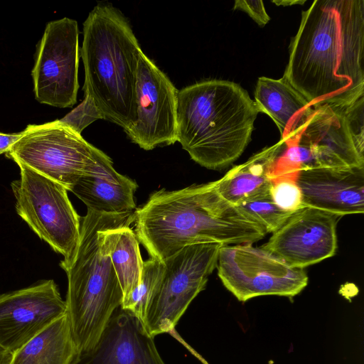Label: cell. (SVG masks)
Wrapping results in <instances>:
<instances>
[{"label": "cell", "mask_w": 364, "mask_h": 364, "mask_svg": "<svg viewBox=\"0 0 364 364\" xmlns=\"http://www.w3.org/2000/svg\"><path fill=\"white\" fill-rule=\"evenodd\" d=\"M272 3L277 6H289L294 5H302L306 2L305 0H274Z\"/></svg>", "instance_id": "29"}, {"label": "cell", "mask_w": 364, "mask_h": 364, "mask_svg": "<svg viewBox=\"0 0 364 364\" xmlns=\"http://www.w3.org/2000/svg\"><path fill=\"white\" fill-rule=\"evenodd\" d=\"M296 182L304 207L338 217L364 212V167L304 169Z\"/></svg>", "instance_id": "15"}, {"label": "cell", "mask_w": 364, "mask_h": 364, "mask_svg": "<svg viewBox=\"0 0 364 364\" xmlns=\"http://www.w3.org/2000/svg\"><path fill=\"white\" fill-rule=\"evenodd\" d=\"M258 113L247 92L235 82L195 83L178 91L177 141L200 166L223 168L245 151Z\"/></svg>", "instance_id": "3"}, {"label": "cell", "mask_w": 364, "mask_h": 364, "mask_svg": "<svg viewBox=\"0 0 364 364\" xmlns=\"http://www.w3.org/2000/svg\"><path fill=\"white\" fill-rule=\"evenodd\" d=\"M280 144L264 148L243 164L237 165L215 181L218 193L230 203H241L269 193L271 173Z\"/></svg>", "instance_id": "19"}, {"label": "cell", "mask_w": 364, "mask_h": 364, "mask_svg": "<svg viewBox=\"0 0 364 364\" xmlns=\"http://www.w3.org/2000/svg\"><path fill=\"white\" fill-rule=\"evenodd\" d=\"M71 364H166L154 338L140 321L120 307L114 313L96 346L77 353Z\"/></svg>", "instance_id": "16"}, {"label": "cell", "mask_w": 364, "mask_h": 364, "mask_svg": "<svg viewBox=\"0 0 364 364\" xmlns=\"http://www.w3.org/2000/svg\"><path fill=\"white\" fill-rule=\"evenodd\" d=\"M216 267L225 288L242 302L267 295L294 297L309 280L304 269L291 267L251 243L222 245Z\"/></svg>", "instance_id": "10"}, {"label": "cell", "mask_w": 364, "mask_h": 364, "mask_svg": "<svg viewBox=\"0 0 364 364\" xmlns=\"http://www.w3.org/2000/svg\"><path fill=\"white\" fill-rule=\"evenodd\" d=\"M254 103L258 112L271 117L284 141L304 126L315 108L283 77L258 78Z\"/></svg>", "instance_id": "18"}, {"label": "cell", "mask_w": 364, "mask_h": 364, "mask_svg": "<svg viewBox=\"0 0 364 364\" xmlns=\"http://www.w3.org/2000/svg\"><path fill=\"white\" fill-rule=\"evenodd\" d=\"M164 262L150 258L144 262L141 283L120 308L142 322L148 303L164 272Z\"/></svg>", "instance_id": "22"}, {"label": "cell", "mask_w": 364, "mask_h": 364, "mask_svg": "<svg viewBox=\"0 0 364 364\" xmlns=\"http://www.w3.org/2000/svg\"><path fill=\"white\" fill-rule=\"evenodd\" d=\"M142 52L130 24L118 9L99 4L89 13L80 51L85 95L92 98L103 119L125 132L136 120V73Z\"/></svg>", "instance_id": "4"}, {"label": "cell", "mask_w": 364, "mask_h": 364, "mask_svg": "<svg viewBox=\"0 0 364 364\" xmlns=\"http://www.w3.org/2000/svg\"><path fill=\"white\" fill-rule=\"evenodd\" d=\"M178 90L142 52L136 82V120L125 132L144 150L177 141Z\"/></svg>", "instance_id": "12"}, {"label": "cell", "mask_w": 364, "mask_h": 364, "mask_svg": "<svg viewBox=\"0 0 364 364\" xmlns=\"http://www.w3.org/2000/svg\"><path fill=\"white\" fill-rule=\"evenodd\" d=\"M77 22L64 17L48 22L36 46L31 71L36 100L58 108L73 107L79 88Z\"/></svg>", "instance_id": "11"}, {"label": "cell", "mask_w": 364, "mask_h": 364, "mask_svg": "<svg viewBox=\"0 0 364 364\" xmlns=\"http://www.w3.org/2000/svg\"><path fill=\"white\" fill-rule=\"evenodd\" d=\"M95 165L80 177L71 189L88 210L104 214H124L136 208L134 193L137 183L119 173L112 159L103 151L95 150Z\"/></svg>", "instance_id": "17"}, {"label": "cell", "mask_w": 364, "mask_h": 364, "mask_svg": "<svg viewBox=\"0 0 364 364\" xmlns=\"http://www.w3.org/2000/svg\"><path fill=\"white\" fill-rule=\"evenodd\" d=\"M77 353L65 314L16 351L11 364H71Z\"/></svg>", "instance_id": "20"}, {"label": "cell", "mask_w": 364, "mask_h": 364, "mask_svg": "<svg viewBox=\"0 0 364 364\" xmlns=\"http://www.w3.org/2000/svg\"><path fill=\"white\" fill-rule=\"evenodd\" d=\"M105 240L122 291L123 302L141 283L144 261L140 253L139 240L129 225L107 229Z\"/></svg>", "instance_id": "21"}, {"label": "cell", "mask_w": 364, "mask_h": 364, "mask_svg": "<svg viewBox=\"0 0 364 364\" xmlns=\"http://www.w3.org/2000/svg\"><path fill=\"white\" fill-rule=\"evenodd\" d=\"M14 353L0 344V364H11Z\"/></svg>", "instance_id": "28"}, {"label": "cell", "mask_w": 364, "mask_h": 364, "mask_svg": "<svg viewBox=\"0 0 364 364\" xmlns=\"http://www.w3.org/2000/svg\"><path fill=\"white\" fill-rule=\"evenodd\" d=\"M237 207L262 226L267 233L279 230L292 214L280 209L273 202L269 193L245 200Z\"/></svg>", "instance_id": "23"}, {"label": "cell", "mask_w": 364, "mask_h": 364, "mask_svg": "<svg viewBox=\"0 0 364 364\" xmlns=\"http://www.w3.org/2000/svg\"><path fill=\"white\" fill-rule=\"evenodd\" d=\"M20 178L11 182L18 215L43 240L64 257L61 268L74 259L80 238V220L58 183L17 164Z\"/></svg>", "instance_id": "7"}, {"label": "cell", "mask_w": 364, "mask_h": 364, "mask_svg": "<svg viewBox=\"0 0 364 364\" xmlns=\"http://www.w3.org/2000/svg\"><path fill=\"white\" fill-rule=\"evenodd\" d=\"M82 219L75 257L62 268L68 277L66 314L77 353L96 346L123 300L105 232L134 221V212L104 214L88 209Z\"/></svg>", "instance_id": "5"}, {"label": "cell", "mask_w": 364, "mask_h": 364, "mask_svg": "<svg viewBox=\"0 0 364 364\" xmlns=\"http://www.w3.org/2000/svg\"><path fill=\"white\" fill-rule=\"evenodd\" d=\"M234 10H240L247 13L259 26H265L270 20L262 1L237 0L234 4Z\"/></svg>", "instance_id": "26"}, {"label": "cell", "mask_w": 364, "mask_h": 364, "mask_svg": "<svg viewBox=\"0 0 364 364\" xmlns=\"http://www.w3.org/2000/svg\"><path fill=\"white\" fill-rule=\"evenodd\" d=\"M134 233L151 258L164 262L188 245L253 244L264 228L225 200L215 181L154 192L134 213Z\"/></svg>", "instance_id": "2"}, {"label": "cell", "mask_w": 364, "mask_h": 364, "mask_svg": "<svg viewBox=\"0 0 364 364\" xmlns=\"http://www.w3.org/2000/svg\"><path fill=\"white\" fill-rule=\"evenodd\" d=\"M97 119H103L101 113L92 98L85 95L83 101L60 120L81 134L85 127Z\"/></svg>", "instance_id": "25"}, {"label": "cell", "mask_w": 364, "mask_h": 364, "mask_svg": "<svg viewBox=\"0 0 364 364\" xmlns=\"http://www.w3.org/2000/svg\"><path fill=\"white\" fill-rule=\"evenodd\" d=\"M297 173H289L271 178L269 195L282 210L294 213L303 208V197L296 182Z\"/></svg>", "instance_id": "24"}, {"label": "cell", "mask_w": 364, "mask_h": 364, "mask_svg": "<svg viewBox=\"0 0 364 364\" xmlns=\"http://www.w3.org/2000/svg\"><path fill=\"white\" fill-rule=\"evenodd\" d=\"M65 314V301L52 279L0 294V344L14 353Z\"/></svg>", "instance_id": "13"}, {"label": "cell", "mask_w": 364, "mask_h": 364, "mask_svg": "<svg viewBox=\"0 0 364 364\" xmlns=\"http://www.w3.org/2000/svg\"><path fill=\"white\" fill-rule=\"evenodd\" d=\"M364 1L315 0L304 11L283 77L314 108L364 97Z\"/></svg>", "instance_id": "1"}, {"label": "cell", "mask_w": 364, "mask_h": 364, "mask_svg": "<svg viewBox=\"0 0 364 364\" xmlns=\"http://www.w3.org/2000/svg\"><path fill=\"white\" fill-rule=\"evenodd\" d=\"M339 217L305 207L292 213L261 247L288 266L304 269L333 256Z\"/></svg>", "instance_id": "14"}, {"label": "cell", "mask_w": 364, "mask_h": 364, "mask_svg": "<svg viewBox=\"0 0 364 364\" xmlns=\"http://www.w3.org/2000/svg\"><path fill=\"white\" fill-rule=\"evenodd\" d=\"M22 137L6 153L23 164L71 191L95 165L96 147L60 119L28 124Z\"/></svg>", "instance_id": "9"}, {"label": "cell", "mask_w": 364, "mask_h": 364, "mask_svg": "<svg viewBox=\"0 0 364 364\" xmlns=\"http://www.w3.org/2000/svg\"><path fill=\"white\" fill-rule=\"evenodd\" d=\"M221 246L215 242L188 245L164 262V274L141 323L148 336L173 331L216 268Z\"/></svg>", "instance_id": "8"}, {"label": "cell", "mask_w": 364, "mask_h": 364, "mask_svg": "<svg viewBox=\"0 0 364 364\" xmlns=\"http://www.w3.org/2000/svg\"><path fill=\"white\" fill-rule=\"evenodd\" d=\"M24 131L11 134L0 132V155L6 153L23 135Z\"/></svg>", "instance_id": "27"}, {"label": "cell", "mask_w": 364, "mask_h": 364, "mask_svg": "<svg viewBox=\"0 0 364 364\" xmlns=\"http://www.w3.org/2000/svg\"><path fill=\"white\" fill-rule=\"evenodd\" d=\"M279 142L271 178L308 168L364 167V145L354 136L346 111L315 108L304 126Z\"/></svg>", "instance_id": "6"}]
</instances>
